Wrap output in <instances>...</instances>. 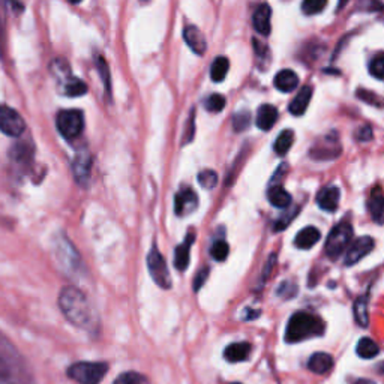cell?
Wrapping results in <instances>:
<instances>
[{"mask_svg": "<svg viewBox=\"0 0 384 384\" xmlns=\"http://www.w3.org/2000/svg\"><path fill=\"white\" fill-rule=\"evenodd\" d=\"M90 168H92V156H90L87 151L83 149L75 155L72 162V172L78 184L82 185L87 184V180L90 177Z\"/></svg>", "mask_w": 384, "mask_h": 384, "instance_id": "12", "label": "cell"}, {"mask_svg": "<svg viewBox=\"0 0 384 384\" xmlns=\"http://www.w3.org/2000/svg\"><path fill=\"white\" fill-rule=\"evenodd\" d=\"M56 255H58L59 263L63 267L65 272L75 275L78 270L82 269L80 255H78V252L75 251V248L70 242H68V239H60L58 242Z\"/></svg>", "mask_w": 384, "mask_h": 384, "instance_id": "9", "label": "cell"}, {"mask_svg": "<svg viewBox=\"0 0 384 384\" xmlns=\"http://www.w3.org/2000/svg\"><path fill=\"white\" fill-rule=\"evenodd\" d=\"M56 125H58V129L63 139L74 140L83 132V113L80 110H62L58 117H56Z\"/></svg>", "mask_w": 384, "mask_h": 384, "instance_id": "6", "label": "cell"}, {"mask_svg": "<svg viewBox=\"0 0 384 384\" xmlns=\"http://www.w3.org/2000/svg\"><path fill=\"white\" fill-rule=\"evenodd\" d=\"M184 38L188 44V47L194 51L196 54L201 56L205 54L207 50V44H206V38L203 35L201 30L197 26H188L185 27L184 32Z\"/></svg>", "mask_w": 384, "mask_h": 384, "instance_id": "15", "label": "cell"}, {"mask_svg": "<svg viewBox=\"0 0 384 384\" xmlns=\"http://www.w3.org/2000/svg\"><path fill=\"white\" fill-rule=\"evenodd\" d=\"M357 96L359 98H362L364 101H366V103L368 104H374V105H377V107H381V99H380V96H377L376 94H368V92H365V90H360L359 89V92H357Z\"/></svg>", "mask_w": 384, "mask_h": 384, "instance_id": "40", "label": "cell"}, {"mask_svg": "<svg viewBox=\"0 0 384 384\" xmlns=\"http://www.w3.org/2000/svg\"><path fill=\"white\" fill-rule=\"evenodd\" d=\"M327 5V0H303L302 11L307 15H317L321 11H324Z\"/></svg>", "mask_w": 384, "mask_h": 384, "instance_id": "34", "label": "cell"}, {"mask_svg": "<svg viewBox=\"0 0 384 384\" xmlns=\"http://www.w3.org/2000/svg\"><path fill=\"white\" fill-rule=\"evenodd\" d=\"M372 135H374V132H372V129L369 127H362V128H359V131L356 132V139L359 141H369L372 139Z\"/></svg>", "mask_w": 384, "mask_h": 384, "instance_id": "41", "label": "cell"}, {"mask_svg": "<svg viewBox=\"0 0 384 384\" xmlns=\"http://www.w3.org/2000/svg\"><path fill=\"white\" fill-rule=\"evenodd\" d=\"M308 368L314 374H327L333 368V357L327 353H315L309 357Z\"/></svg>", "mask_w": 384, "mask_h": 384, "instance_id": "23", "label": "cell"}, {"mask_svg": "<svg viewBox=\"0 0 384 384\" xmlns=\"http://www.w3.org/2000/svg\"><path fill=\"white\" fill-rule=\"evenodd\" d=\"M225 107V98L219 94H213L206 101V110L210 113H219Z\"/></svg>", "mask_w": 384, "mask_h": 384, "instance_id": "36", "label": "cell"}, {"mask_svg": "<svg viewBox=\"0 0 384 384\" xmlns=\"http://www.w3.org/2000/svg\"><path fill=\"white\" fill-rule=\"evenodd\" d=\"M0 384H33L32 372L15 345L0 332Z\"/></svg>", "mask_w": 384, "mask_h": 384, "instance_id": "2", "label": "cell"}, {"mask_svg": "<svg viewBox=\"0 0 384 384\" xmlns=\"http://www.w3.org/2000/svg\"><path fill=\"white\" fill-rule=\"evenodd\" d=\"M0 131L9 137L18 139L26 131V122L14 108L0 105Z\"/></svg>", "mask_w": 384, "mask_h": 384, "instance_id": "8", "label": "cell"}, {"mask_svg": "<svg viewBox=\"0 0 384 384\" xmlns=\"http://www.w3.org/2000/svg\"><path fill=\"white\" fill-rule=\"evenodd\" d=\"M267 198L270 205L278 207V209H287L291 205V196L281 185H270Z\"/></svg>", "mask_w": 384, "mask_h": 384, "instance_id": "24", "label": "cell"}, {"mask_svg": "<svg viewBox=\"0 0 384 384\" xmlns=\"http://www.w3.org/2000/svg\"><path fill=\"white\" fill-rule=\"evenodd\" d=\"M353 237V227L348 221H343L336 225V227L327 236L326 241V255L335 260L345 252L347 246L352 242Z\"/></svg>", "mask_w": 384, "mask_h": 384, "instance_id": "5", "label": "cell"}, {"mask_svg": "<svg viewBox=\"0 0 384 384\" xmlns=\"http://www.w3.org/2000/svg\"><path fill=\"white\" fill-rule=\"evenodd\" d=\"M275 87L282 94H290L293 90L297 89L299 86V77L295 71L291 70H282L275 75L274 80Z\"/></svg>", "mask_w": 384, "mask_h": 384, "instance_id": "19", "label": "cell"}, {"mask_svg": "<svg viewBox=\"0 0 384 384\" xmlns=\"http://www.w3.org/2000/svg\"><path fill=\"white\" fill-rule=\"evenodd\" d=\"M356 352L357 356L362 359H374L380 354V347L374 340H371V338H362V340L357 343Z\"/></svg>", "mask_w": 384, "mask_h": 384, "instance_id": "27", "label": "cell"}, {"mask_svg": "<svg viewBox=\"0 0 384 384\" xmlns=\"http://www.w3.org/2000/svg\"><path fill=\"white\" fill-rule=\"evenodd\" d=\"M251 354V344L250 343H233L224 350V359L230 364H239Z\"/></svg>", "mask_w": 384, "mask_h": 384, "instance_id": "18", "label": "cell"}, {"mask_svg": "<svg viewBox=\"0 0 384 384\" xmlns=\"http://www.w3.org/2000/svg\"><path fill=\"white\" fill-rule=\"evenodd\" d=\"M369 72L374 75L377 80H383L384 77V56L380 53L374 59H372L369 65Z\"/></svg>", "mask_w": 384, "mask_h": 384, "instance_id": "37", "label": "cell"}, {"mask_svg": "<svg viewBox=\"0 0 384 384\" xmlns=\"http://www.w3.org/2000/svg\"><path fill=\"white\" fill-rule=\"evenodd\" d=\"M276 120H278V110L274 105L264 104V105H262L258 108L255 123H257V127L262 131L272 129Z\"/></svg>", "mask_w": 384, "mask_h": 384, "instance_id": "21", "label": "cell"}, {"mask_svg": "<svg viewBox=\"0 0 384 384\" xmlns=\"http://www.w3.org/2000/svg\"><path fill=\"white\" fill-rule=\"evenodd\" d=\"M230 70V62L227 58H217L212 63L210 68V77L215 83H221L224 82L225 75H227Z\"/></svg>", "mask_w": 384, "mask_h": 384, "instance_id": "28", "label": "cell"}, {"mask_svg": "<svg viewBox=\"0 0 384 384\" xmlns=\"http://www.w3.org/2000/svg\"><path fill=\"white\" fill-rule=\"evenodd\" d=\"M198 207V197L192 189H182L176 194L174 200V210L177 217H188L189 213L197 210Z\"/></svg>", "mask_w": 384, "mask_h": 384, "instance_id": "11", "label": "cell"}, {"mask_svg": "<svg viewBox=\"0 0 384 384\" xmlns=\"http://www.w3.org/2000/svg\"><path fill=\"white\" fill-rule=\"evenodd\" d=\"M321 239V233L315 227H305L300 230L295 239V245L299 250H311L314 245H317Z\"/></svg>", "mask_w": 384, "mask_h": 384, "instance_id": "22", "label": "cell"}, {"mask_svg": "<svg viewBox=\"0 0 384 384\" xmlns=\"http://www.w3.org/2000/svg\"><path fill=\"white\" fill-rule=\"evenodd\" d=\"M107 371L105 362H78L68 368V377L78 384H99Z\"/></svg>", "mask_w": 384, "mask_h": 384, "instance_id": "4", "label": "cell"}, {"mask_svg": "<svg viewBox=\"0 0 384 384\" xmlns=\"http://www.w3.org/2000/svg\"><path fill=\"white\" fill-rule=\"evenodd\" d=\"M376 242L372 237L369 236H364L356 239L352 246L348 248L347 255H345V264L347 266H354L356 263H359L360 260L365 258L372 250H374Z\"/></svg>", "mask_w": 384, "mask_h": 384, "instance_id": "10", "label": "cell"}, {"mask_svg": "<svg viewBox=\"0 0 384 384\" xmlns=\"http://www.w3.org/2000/svg\"><path fill=\"white\" fill-rule=\"evenodd\" d=\"M311 98H312V87L311 86H303L299 90V94L296 95V98L291 101V104L288 107L291 115L296 116V117L303 116L305 111H307V108L309 105Z\"/></svg>", "mask_w": 384, "mask_h": 384, "instance_id": "20", "label": "cell"}, {"mask_svg": "<svg viewBox=\"0 0 384 384\" xmlns=\"http://www.w3.org/2000/svg\"><path fill=\"white\" fill-rule=\"evenodd\" d=\"M270 17H272V9H270L267 4H263L257 8L252 17V23H254V29L260 33V35L267 37L270 33V29H272Z\"/></svg>", "mask_w": 384, "mask_h": 384, "instance_id": "16", "label": "cell"}, {"mask_svg": "<svg viewBox=\"0 0 384 384\" xmlns=\"http://www.w3.org/2000/svg\"><path fill=\"white\" fill-rule=\"evenodd\" d=\"M326 324L319 315L299 311L293 314L286 329V341L290 344H296L311 340V338H319L324 333Z\"/></svg>", "mask_w": 384, "mask_h": 384, "instance_id": "3", "label": "cell"}, {"mask_svg": "<svg viewBox=\"0 0 384 384\" xmlns=\"http://www.w3.org/2000/svg\"><path fill=\"white\" fill-rule=\"evenodd\" d=\"M63 90H65V95L68 96H82L87 92V86L82 82L78 80V78L75 77H70L68 80L65 82V86H63Z\"/></svg>", "mask_w": 384, "mask_h": 384, "instance_id": "30", "label": "cell"}, {"mask_svg": "<svg viewBox=\"0 0 384 384\" xmlns=\"http://www.w3.org/2000/svg\"><path fill=\"white\" fill-rule=\"evenodd\" d=\"M354 319L359 326L368 327L369 317H368V296H362L356 300L354 305Z\"/></svg>", "mask_w": 384, "mask_h": 384, "instance_id": "29", "label": "cell"}, {"mask_svg": "<svg viewBox=\"0 0 384 384\" xmlns=\"http://www.w3.org/2000/svg\"><path fill=\"white\" fill-rule=\"evenodd\" d=\"M293 143H295V132H293L291 129L282 131L278 135V139L274 144V151L278 156H286L288 153V151L291 149Z\"/></svg>", "mask_w": 384, "mask_h": 384, "instance_id": "26", "label": "cell"}, {"mask_svg": "<svg viewBox=\"0 0 384 384\" xmlns=\"http://www.w3.org/2000/svg\"><path fill=\"white\" fill-rule=\"evenodd\" d=\"M198 184L203 188L212 189L215 185L218 184V174H217V172H213V170H203L198 174Z\"/></svg>", "mask_w": 384, "mask_h": 384, "instance_id": "35", "label": "cell"}, {"mask_svg": "<svg viewBox=\"0 0 384 384\" xmlns=\"http://www.w3.org/2000/svg\"><path fill=\"white\" fill-rule=\"evenodd\" d=\"M250 123H251V116H250V113H248V111L237 113V115L233 119V127H234L236 132H241V131L248 129Z\"/></svg>", "mask_w": 384, "mask_h": 384, "instance_id": "38", "label": "cell"}, {"mask_svg": "<svg viewBox=\"0 0 384 384\" xmlns=\"http://www.w3.org/2000/svg\"><path fill=\"white\" fill-rule=\"evenodd\" d=\"M340 149L341 148L340 143H338V139L326 137L314 149H311V156H314L315 160H333L335 156L340 155Z\"/></svg>", "mask_w": 384, "mask_h": 384, "instance_id": "14", "label": "cell"}, {"mask_svg": "<svg viewBox=\"0 0 384 384\" xmlns=\"http://www.w3.org/2000/svg\"><path fill=\"white\" fill-rule=\"evenodd\" d=\"M148 269H149V274H151L152 279L162 290L172 288L173 282H172V276H170V270H168L165 258L162 257V254L160 251H158L156 246L152 248L149 255H148Z\"/></svg>", "mask_w": 384, "mask_h": 384, "instance_id": "7", "label": "cell"}, {"mask_svg": "<svg viewBox=\"0 0 384 384\" xmlns=\"http://www.w3.org/2000/svg\"><path fill=\"white\" fill-rule=\"evenodd\" d=\"M96 66H98V72L101 75V80L104 83L105 87V94L108 96H111V77H110V68L107 65V62L103 58H98L96 60Z\"/></svg>", "mask_w": 384, "mask_h": 384, "instance_id": "33", "label": "cell"}, {"mask_svg": "<svg viewBox=\"0 0 384 384\" xmlns=\"http://www.w3.org/2000/svg\"><path fill=\"white\" fill-rule=\"evenodd\" d=\"M207 275H209V267L200 270L198 275L196 276V281H194V288H196V291H198V290L201 288V286L205 284L206 279H207Z\"/></svg>", "mask_w": 384, "mask_h": 384, "instance_id": "42", "label": "cell"}, {"mask_svg": "<svg viewBox=\"0 0 384 384\" xmlns=\"http://www.w3.org/2000/svg\"><path fill=\"white\" fill-rule=\"evenodd\" d=\"M70 2H71V4H80L82 0H70Z\"/></svg>", "mask_w": 384, "mask_h": 384, "instance_id": "43", "label": "cell"}, {"mask_svg": "<svg viewBox=\"0 0 384 384\" xmlns=\"http://www.w3.org/2000/svg\"><path fill=\"white\" fill-rule=\"evenodd\" d=\"M229 252H230V246L225 241L213 242L210 248V255L213 260H217V262H225V258L229 257Z\"/></svg>", "mask_w": 384, "mask_h": 384, "instance_id": "31", "label": "cell"}, {"mask_svg": "<svg viewBox=\"0 0 384 384\" xmlns=\"http://www.w3.org/2000/svg\"><path fill=\"white\" fill-rule=\"evenodd\" d=\"M341 191L338 186H327L321 189L317 196V205L326 212H335L340 206Z\"/></svg>", "mask_w": 384, "mask_h": 384, "instance_id": "13", "label": "cell"}, {"mask_svg": "<svg viewBox=\"0 0 384 384\" xmlns=\"http://www.w3.org/2000/svg\"><path fill=\"white\" fill-rule=\"evenodd\" d=\"M194 241H196V233L189 231L188 236L185 237V242L180 243L176 248L174 266L177 270H180V272H184V270H186L189 266V251H191V246H192V243H194Z\"/></svg>", "mask_w": 384, "mask_h": 384, "instance_id": "17", "label": "cell"}, {"mask_svg": "<svg viewBox=\"0 0 384 384\" xmlns=\"http://www.w3.org/2000/svg\"><path fill=\"white\" fill-rule=\"evenodd\" d=\"M233 384H241V383H233Z\"/></svg>", "mask_w": 384, "mask_h": 384, "instance_id": "44", "label": "cell"}, {"mask_svg": "<svg viewBox=\"0 0 384 384\" xmlns=\"http://www.w3.org/2000/svg\"><path fill=\"white\" fill-rule=\"evenodd\" d=\"M383 207H384L383 191H381V186H376L371 192L369 212H371L372 219H374L377 224L383 222Z\"/></svg>", "mask_w": 384, "mask_h": 384, "instance_id": "25", "label": "cell"}, {"mask_svg": "<svg viewBox=\"0 0 384 384\" xmlns=\"http://www.w3.org/2000/svg\"><path fill=\"white\" fill-rule=\"evenodd\" d=\"M296 213H297V209H296V210H293V213H290V215H288V212H287V213L284 215V217L279 218V219L275 222V230H276V231L284 230V229L287 227V225L291 222V219L296 217Z\"/></svg>", "mask_w": 384, "mask_h": 384, "instance_id": "39", "label": "cell"}, {"mask_svg": "<svg viewBox=\"0 0 384 384\" xmlns=\"http://www.w3.org/2000/svg\"><path fill=\"white\" fill-rule=\"evenodd\" d=\"M115 384H151V381L139 372H125L116 378Z\"/></svg>", "mask_w": 384, "mask_h": 384, "instance_id": "32", "label": "cell"}, {"mask_svg": "<svg viewBox=\"0 0 384 384\" xmlns=\"http://www.w3.org/2000/svg\"><path fill=\"white\" fill-rule=\"evenodd\" d=\"M59 307L65 319L75 327L95 333L99 321L92 305L78 288L65 287L59 295Z\"/></svg>", "mask_w": 384, "mask_h": 384, "instance_id": "1", "label": "cell"}]
</instances>
